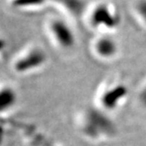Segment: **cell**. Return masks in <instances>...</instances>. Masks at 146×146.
<instances>
[{
  "label": "cell",
  "instance_id": "cell-12",
  "mask_svg": "<svg viewBox=\"0 0 146 146\" xmlns=\"http://www.w3.org/2000/svg\"><path fill=\"white\" fill-rule=\"evenodd\" d=\"M5 48V41L0 39V50H2Z\"/></svg>",
  "mask_w": 146,
  "mask_h": 146
},
{
  "label": "cell",
  "instance_id": "cell-9",
  "mask_svg": "<svg viewBox=\"0 0 146 146\" xmlns=\"http://www.w3.org/2000/svg\"><path fill=\"white\" fill-rule=\"evenodd\" d=\"M135 11L146 25V0H138L135 5Z\"/></svg>",
  "mask_w": 146,
  "mask_h": 146
},
{
  "label": "cell",
  "instance_id": "cell-3",
  "mask_svg": "<svg viewBox=\"0 0 146 146\" xmlns=\"http://www.w3.org/2000/svg\"><path fill=\"white\" fill-rule=\"evenodd\" d=\"M51 32L57 42L64 48H70L75 44V35L72 29L64 21L54 20L50 26Z\"/></svg>",
  "mask_w": 146,
  "mask_h": 146
},
{
  "label": "cell",
  "instance_id": "cell-11",
  "mask_svg": "<svg viewBox=\"0 0 146 146\" xmlns=\"http://www.w3.org/2000/svg\"><path fill=\"white\" fill-rule=\"evenodd\" d=\"M140 100H141V102L146 107V87L143 89V91L142 93H141Z\"/></svg>",
  "mask_w": 146,
  "mask_h": 146
},
{
  "label": "cell",
  "instance_id": "cell-5",
  "mask_svg": "<svg viewBox=\"0 0 146 146\" xmlns=\"http://www.w3.org/2000/svg\"><path fill=\"white\" fill-rule=\"evenodd\" d=\"M127 92L128 90L124 86H117L104 93L101 99L102 104L105 108L108 109H113L127 95Z\"/></svg>",
  "mask_w": 146,
  "mask_h": 146
},
{
  "label": "cell",
  "instance_id": "cell-8",
  "mask_svg": "<svg viewBox=\"0 0 146 146\" xmlns=\"http://www.w3.org/2000/svg\"><path fill=\"white\" fill-rule=\"evenodd\" d=\"M56 2L60 3L68 11L74 15H79L83 11V4L81 0H55Z\"/></svg>",
  "mask_w": 146,
  "mask_h": 146
},
{
  "label": "cell",
  "instance_id": "cell-2",
  "mask_svg": "<svg viewBox=\"0 0 146 146\" xmlns=\"http://www.w3.org/2000/svg\"><path fill=\"white\" fill-rule=\"evenodd\" d=\"M84 129L91 137H97L100 134H110L114 129L106 115L96 110H90L86 115Z\"/></svg>",
  "mask_w": 146,
  "mask_h": 146
},
{
  "label": "cell",
  "instance_id": "cell-7",
  "mask_svg": "<svg viewBox=\"0 0 146 146\" xmlns=\"http://www.w3.org/2000/svg\"><path fill=\"white\" fill-rule=\"evenodd\" d=\"M18 95L12 87H3L0 89V113L12 109L17 103Z\"/></svg>",
  "mask_w": 146,
  "mask_h": 146
},
{
  "label": "cell",
  "instance_id": "cell-1",
  "mask_svg": "<svg viewBox=\"0 0 146 146\" xmlns=\"http://www.w3.org/2000/svg\"><path fill=\"white\" fill-rule=\"evenodd\" d=\"M91 24L95 28L113 29L120 23V16L111 5L100 3L93 8L90 18Z\"/></svg>",
  "mask_w": 146,
  "mask_h": 146
},
{
  "label": "cell",
  "instance_id": "cell-6",
  "mask_svg": "<svg viewBox=\"0 0 146 146\" xmlns=\"http://www.w3.org/2000/svg\"><path fill=\"white\" fill-rule=\"evenodd\" d=\"M95 50L100 56L104 58H110L116 54L117 44L115 40L111 37L102 36L96 41Z\"/></svg>",
  "mask_w": 146,
  "mask_h": 146
},
{
  "label": "cell",
  "instance_id": "cell-10",
  "mask_svg": "<svg viewBox=\"0 0 146 146\" xmlns=\"http://www.w3.org/2000/svg\"><path fill=\"white\" fill-rule=\"evenodd\" d=\"M44 2V0H14L13 5L18 7L24 6H32V5H39Z\"/></svg>",
  "mask_w": 146,
  "mask_h": 146
},
{
  "label": "cell",
  "instance_id": "cell-4",
  "mask_svg": "<svg viewBox=\"0 0 146 146\" xmlns=\"http://www.w3.org/2000/svg\"><path fill=\"white\" fill-rule=\"evenodd\" d=\"M46 61V55L40 49H33L29 53L16 62L14 69L19 73L27 72L37 69L42 65Z\"/></svg>",
  "mask_w": 146,
  "mask_h": 146
}]
</instances>
